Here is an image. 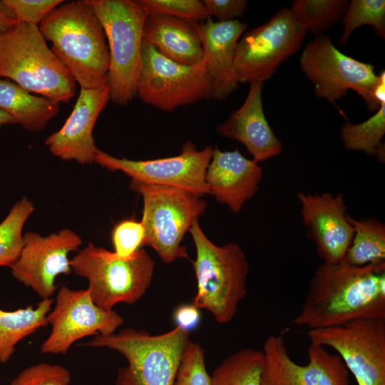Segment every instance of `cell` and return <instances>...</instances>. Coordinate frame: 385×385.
<instances>
[{"label": "cell", "mask_w": 385, "mask_h": 385, "mask_svg": "<svg viewBox=\"0 0 385 385\" xmlns=\"http://www.w3.org/2000/svg\"><path fill=\"white\" fill-rule=\"evenodd\" d=\"M385 318V262L354 266L344 260L316 270L292 323L310 329Z\"/></svg>", "instance_id": "cell-1"}, {"label": "cell", "mask_w": 385, "mask_h": 385, "mask_svg": "<svg viewBox=\"0 0 385 385\" xmlns=\"http://www.w3.org/2000/svg\"><path fill=\"white\" fill-rule=\"evenodd\" d=\"M38 29L81 88L106 84L110 55L106 34L85 0L64 1L41 21Z\"/></svg>", "instance_id": "cell-2"}, {"label": "cell", "mask_w": 385, "mask_h": 385, "mask_svg": "<svg viewBox=\"0 0 385 385\" xmlns=\"http://www.w3.org/2000/svg\"><path fill=\"white\" fill-rule=\"evenodd\" d=\"M189 232L196 251L192 262L197 281L193 304L209 311L220 324H227L247 294L249 264L246 255L237 243L214 244L198 220L193 222Z\"/></svg>", "instance_id": "cell-3"}, {"label": "cell", "mask_w": 385, "mask_h": 385, "mask_svg": "<svg viewBox=\"0 0 385 385\" xmlns=\"http://www.w3.org/2000/svg\"><path fill=\"white\" fill-rule=\"evenodd\" d=\"M57 103L72 98L76 81L48 48L38 26L17 24L0 36V78Z\"/></svg>", "instance_id": "cell-4"}, {"label": "cell", "mask_w": 385, "mask_h": 385, "mask_svg": "<svg viewBox=\"0 0 385 385\" xmlns=\"http://www.w3.org/2000/svg\"><path fill=\"white\" fill-rule=\"evenodd\" d=\"M99 19L110 55L106 84L110 100L126 106L136 96L143 33L150 14L139 1L85 0Z\"/></svg>", "instance_id": "cell-5"}, {"label": "cell", "mask_w": 385, "mask_h": 385, "mask_svg": "<svg viewBox=\"0 0 385 385\" xmlns=\"http://www.w3.org/2000/svg\"><path fill=\"white\" fill-rule=\"evenodd\" d=\"M190 334L178 326L158 335L128 328L97 335L86 345L113 349L125 357L128 365L118 370L115 385H173Z\"/></svg>", "instance_id": "cell-6"}, {"label": "cell", "mask_w": 385, "mask_h": 385, "mask_svg": "<svg viewBox=\"0 0 385 385\" xmlns=\"http://www.w3.org/2000/svg\"><path fill=\"white\" fill-rule=\"evenodd\" d=\"M70 265L73 272L87 279L93 301L106 310L141 299L151 284L155 269V262L143 249L130 258L122 259L92 242L70 260Z\"/></svg>", "instance_id": "cell-7"}, {"label": "cell", "mask_w": 385, "mask_h": 385, "mask_svg": "<svg viewBox=\"0 0 385 385\" xmlns=\"http://www.w3.org/2000/svg\"><path fill=\"white\" fill-rule=\"evenodd\" d=\"M130 188L143 200V245L153 247L161 260L171 263L188 258L181 245L185 234L195 220L203 215L207 202L199 196L168 186L130 180Z\"/></svg>", "instance_id": "cell-8"}, {"label": "cell", "mask_w": 385, "mask_h": 385, "mask_svg": "<svg viewBox=\"0 0 385 385\" xmlns=\"http://www.w3.org/2000/svg\"><path fill=\"white\" fill-rule=\"evenodd\" d=\"M213 82L205 58L197 64L178 63L143 40L136 96L143 103L171 112L178 107L212 98Z\"/></svg>", "instance_id": "cell-9"}, {"label": "cell", "mask_w": 385, "mask_h": 385, "mask_svg": "<svg viewBox=\"0 0 385 385\" xmlns=\"http://www.w3.org/2000/svg\"><path fill=\"white\" fill-rule=\"evenodd\" d=\"M300 68L319 98L334 103L351 89L370 111H376L380 106L374 93L381 73H375L373 65L342 53L329 36H316L306 45L300 56Z\"/></svg>", "instance_id": "cell-10"}, {"label": "cell", "mask_w": 385, "mask_h": 385, "mask_svg": "<svg viewBox=\"0 0 385 385\" xmlns=\"http://www.w3.org/2000/svg\"><path fill=\"white\" fill-rule=\"evenodd\" d=\"M306 34L289 7L281 9L267 23L242 34L232 68L235 84L270 79L301 48Z\"/></svg>", "instance_id": "cell-11"}, {"label": "cell", "mask_w": 385, "mask_h": 385, "mask_svg": "<svg viewBox=\"0 0 385 385\" xmlns=\"http://www.w3.org/2000/svg\"><path fill=\"white\" fill-rule=\"evenodd\" d=\"M307 335L311 343L334 349L357 385H385V318L310 329Z\"/></svg>", "instance_id": "cell-12"}, {"label": "cell", "mask_w": 385, "mask_h": 385, "mask_svg": "<svg viewBox=\"0 0 385 385\" xmlns=\"http://www.w3.org/2000/svg\"><path fill=\"white\" fill-rule=\"evenodd\" d=\"M51 326L48 338L41 346L44 354H65L78 340L93 335L115 333L124 319L115 311L97 306L86 289L61 286L55 305L47 315Z\"/></svg>", "instance_id": "cell-13"}, {"label": "cell", "mask_w": 385, "mask_h": 385, "mask_svg": "<svg viewBox=\"0 0 385 385\" xmlns=\"http://www.w3.org/2000/svg\"><path fill=\"white\" fill-rule=\"evenodd\" d=\"M212 150L210 146L197 150L192 142L188 141L178 155L133 160L117 158L97 148L93 162L109 170L121 171L132 180L178 188L200 197L209 193L205 173Z\"/></svg>", "instance_id": "cell-14"}, {"label": "cell", "mask_w": 385, "mask_h": 385, "mask_svg": "<svg viewBox=\"0 0 385 385\" xmlns=\"http://www.w3.org/2000/svg\"><path fill=\"white\" fill-rule=\"evenodd\" d=\"M81 243L80 236L68 228L47 236L28 232L19 257L10 267L11 274L42 299H50L57 288L56 277L72 272L68 255Z\"/></svg>", "instance_id": "cell-15"}, {"label": "cell", "mask_w": 385, "mask_h": 385, "mask_svg": "<svg viewBox=\"0 0 385 385\" xmlns=\"http://www.w3.org/2000/svg\"><path fill=\"white\" fill-rule=\"evenodd\" d=\"M262 351L261 385H350L349 371L340 356L320 344L310 343L305 365L290 357L282 334L269 336Z\"/></svg>", "instance_id": "cell-16"}, {"label": "cell", "mask_w": 385, "mask_h": 385, "mask_svg": "<svg viewBox=\"0 0 385 385\" xmlns=\"http://www.w3.org/2000/svg\"><path fill=\"white\" fill-rule=\"evenodd\" d=\"M297 197L302 206L301 215L307 237L315 242L319 256L325 262L342 261L354 233L347 220L343 194L310 195L299 192Z\"/></svg>", "instance_id": "cell-17"}, {"label": "cell", "mask_w": 385, "mask_h": 385, "mask_svg": "<svg viewBox=\"0 0 385 385\" xmlns=\"http://www.w3.org/2000/svg\"><path fill=\"white\" fill-rule=\"evenodd\" d=\"M110 101L107 84L94 89L81 88L72 112L63 125L45 140L49 151L63 160L81 165L93 163L96 147L93 130Z\"/></svg>", "instance_id": "cell-18"}, {"label": "cell", "mask_w": 385, "mask_h": 385, "mask_svg": "<svg viewBox=\"0 0 385 385\" xmlns=\"http://www.w3.org/2000/svg\"><path fill=\"white\" fill-rule=\"evenodd\" d=\"M262 178V170L257 163L238 150L221 151L217 147L205 173L209 193L235 213L257 193Z\"/></svg>", "instance_id": "cell-19"}, {"label": "cell", "mask_w": 385, "mask_h": 385, "mask_svg": "<svg viewBox=\"0 0 385 385\" xmlns=\"http://www.w3.org/2000/svg\"><path fill=\"white\" fill-rule=\"evenodd\" d=\"M263 83L252 82L242 106L217 128L218 134L242 143L258 163L279 155L280 140L269 125L263 110Z\"/></svg>", "instance_id": "cell-20"}, {"label": "cell", "mask_w": 385, "mask_h": 385, "mask_svg": "<svg viewBox=\"0 0 385 385\" xmlns=\"http://www.w3.org/2000/svg\"><path fill=\"white\" fill-rule=\"evenodd\" d=\"M247 27L238 20L214 21L210 17L198 24L203 58L213 82L212 98L223 100L238 87L232 81V68L237 42Z\"/></svg>", "instance_id": "cell-21"}, {"label": "cell", "mask_w": 385, "mask_h": 385, "mask_svg": "<svg viewBox=\"0 0 385 385\" xmlns=\"http://www.w3.org/2000/svg\"><path fill=\"white\" fill-rule=\"evenodd\" d=\"M199 22L160 14H150L143 40L178 63L192 66L203 58L197 27Z\"/></svg>", "instance_id": "cell-22"}, {"label": "cell", "mask_w": 385, "mask_h": 385, "mask_svg": "<svg viewBox=\"0 0 385 385\" xmlns=\"http://www.w3.org/2000/svg\"><path fill=\"white\" fill-rule=\"evenodd\" d=\"M0 110L25 130L36 133L60 111L58 103L31 94L16 83L0 78Z\"/></svg>", "instance_id": "cell-23"}, {"label": "cell", "mask_w": 385, "mask_h": 385, "mask_svg": "<svg viewBox=\"0 0 385 385\" xmlns=\"http://www.w3.org/2000/svg\"><path fill=\"white\" fill-rule=\"evenodd\" d=\"M53 299H43L32 306L15 311L0 309V363H6L23 339L47 325Z\"/></svg>", "instance_id": "cell-24"}, {"label": "cell", "mask_w": 385, "mask_h": 385, "mask_svg": "<svg viewBox=\"0 0 385 385\" xmlns=\"http://www.w3.org/2000/svg\"><path fill=\"white\" fill-rule=\"evenodd\" d=\"M354 237L344 260L354 266L385 262V225L374 218L357 220L347 215Z\"/></svg>", "instance_id": "cell-25"}, {"label": "cell", "mask_w": 385, "mask_h": 385, "mask_svg": "<svg viewBox=\"0 0 385 385\" xmlns=\"http://www.w3.org/2000/svg\"><path fill=\"white\" fill-rule=\"evenodd\" d=\"M262 350L241 349L226 358L212 372L210 385H261Z\"/></svg>", "instance_id": "cell-26"}, {"label": "cell", "mask_w": 385, "mask_h": 385, "mask_svg": "<svg viewBox=\"0 0 385 385\" xmlns=\"http://www.w3.org/2000/svg\"><path fill=\"white\" fill-rule=\"evenodd\" d=\"M349 4L346 0H295L290 9L307 33L319 36L342 19Z\"/></svg>", "instance_id": "cell-27"}, {"label": "cell", "mask_w": 385, "mask_h": 385, "mask_svg": "<svg viewBox=\"0 0 385 385\" xmlns=\"http://www.w3.org/2000/svg\"><path fill=\"white\" fill-rule=\"evenodd\" d=\"M385 102L366 121L353 124L346 122L341 129L343 144L347 150H361L384 160Z\"/></svg>", "instance_id": "cell-28"}, {"label": "cell", "mask_w": 385, "mask_h": 385, "mask_svg": "<svg viewBox=\"0 0 385 385\" xmlns=\"http://www.w3.org/2000/svg\"><path fill=\"white\" fill-rule=\"evenodd\" d=\"M34 211L32 202L24 197L0 223V267H11L19 259L24 245L22 230Z\"/></svg>", "instance_id": "cell-29"}, {"label": "cell", "mask_w": 385, "mask_h": 385, "mask_svg": "<svg viewBox=\"0 0 385 385\" xmlns=\"http://www.w3.org/2000/svg\"><path fill=\"white\" fill-rule=\"evenodd\" d=\"M343 32L339 45L348 41L351 34L362 25L374 27L376 34L381 38H385V1L384 0H352L342 19Z\"/></svg>", "instance_id": "cell-30"}, {"label": "cell", "mask_w": 385, "mask_h": 385, "mask_svg": "<svg viewBox=\"0 0 385 385\" xmlns=\"http://www.w3.org/2000/svg\"><path fill=\"white\" fill-rule=\"evenodd\" d=\"M211 376L205 364V354L202 347L192 341L188 344L173 385H210Z\"/></svg>", "instance_id": "cell-31"}, {"label": "cell", "mask_w": 385, "mask_h": 385, "mask_svg": "<svg viewBox=\"0 0 385 385\" xmlns=\"http://www.w3.org/2000/svg\"><path fill=\"white\" fill-rule=\"evenodd\" d=\"M150 14H160L199 22L209 16L202 1L200 0H138Z\"/></svg>", "instance_id": "cell-32"}, {"label": "cell", "mask_w": 385, "mask_h": 385, "mask_svg": "<svg viewBox=\"0 0 385 385\" xmlns=\"http://www.w3.org/2000/svg\"><path fill=\"white\" fill-rule=\"evenodd\" d=\"M71 372L59 364L39 363L21 371L9 385H69Z\"/></svg>", "instance_id": "cell-33"}, {"label": "cell", "mask_w": 385, "mask_h": 385, "mask_svg": "<svg viewBox=\"0 0 385 385\" xmlns=\"http://www.w3.org/2000/svg\"><path fill=\"white\" fill-rule=\"evenodd\" d=\"M144 227L141 221L124 220L112 230L111 240L114 254L122 259L130 258L143 246Z\"/></svg>", "instance_id": "cell-34"}, {"label": "cell", "mask_w": 385, "mask_h": 385, "mask_svg": "<svg viewBox=\"0 0 385 385\" xmlns=\"http://www.w3.org/2000/svg\"><path fill=\"white\" fill-rule=\"evenodd\" d=\"M63 0H3L19 24L37 25Z\"/></svg>", "instance_id": "cell-35"}, {"label": "cell", "mask_w": 385, "mask_h": 385, "mask_svg": "<svg viewBox=\"0 0 385 385\" xmlns=\"http://www.w3.org/2000/svg\"><path fill=\"white\" fill-rule=\"evenodd\" d=\"M209 17L218 21H229L241 18L245 13L248 2L246 0H204Z\"/></svg>", "instance_id": "cell-36"}, {"label": "cell", "mask_w": 385, "mask_h": 385, "mask_svg": "<svg viewBox=\"0 0 385 385\" xmlns=\"http://www.w3.org/2000/svg\"><path fill=\"white\" fill-rule=\"evenodd\" d=\"M174 319L177 326L190 332L195 329L200 320L199 308L192 304H184L178 307L174 312Z\"/></svg>", "instance_id": "cell-37"}, {"label": "cell", "mask_w": 385, "mask_h": 385, "mask_svg": "<svg viewBox=\"0 0 385 385\" xmlns=\"http://www.w3.org/2000/svg\"><path fill=\"white\" fill-rule=\"evenodd\" d=\"M19 22L10 9L0 0V36Z\"/></svg>", "instance_id": "cell-38"}, {"label": "cell", "mask_w": 385, "mask_h": 385, "mask_svg": "<svg viewBox=\"0 0 385 385\" xmlns=\"http://www.w3.org/2000/svg\"><path fill=\"white\" fill-rule=\"evenodd\" d=\"M16 123L14 120L8 114L0 110V125Z\"/></svg>", "instance_id": "cell-39"}]
</instances>
